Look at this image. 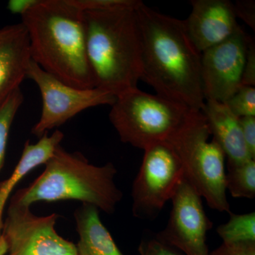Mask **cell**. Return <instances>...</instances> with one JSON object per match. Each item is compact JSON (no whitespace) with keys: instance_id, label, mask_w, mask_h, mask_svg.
Returning <instances> with one entry per match:
<instances>
[{"instance_id":"6da1fadb","label":"cell","mask_w":255,"mask_h":255,"mask_svg":"<svg viewBox=\"0 0 255 255\" xmlns=\"http://www.w3.org/2000/svg\"><path fill=\"white\" fill-rule=\"evenodd\" d=\"M135 11L141 44L140 80L157 95L202 111L201 53L189 38L184 20L161 14L141 1Z\"/></svg>"},{"instance_id":"7a4b0ae2","label":"cell","mask_w":255,"mask_h":255,"mask_svg":"<svg viewBox=\"0 0 255 255\" xmlns=\"http://www.w3.org/2000/svg\"><path fill=\"white\" fill-rule=\"evenodd\" d=\"M32 60L70 86L95 87L87 58L83 12L73 0H38L21 16Z\"/></svg>"},{"instance_id":"3957f363","label":"cell","mask_w":255,"mask_h":255,"mask_svg":"<svg viewBox=\"0 0 255 255\" xmlns=\"http://www.w3.org/2000/svg\"><path fill=\"white\" fill-rule=\"evenodd\" d=\"M137 4L83 12L87 58L95 87L117 96L136 88L142 76Z\"/></svg>"},{"instance_id":"277c9868","label":"cell","mask_w":255,"mask_h":255,"mask_svg":"<svg viewBox=\"0 0 255 255\" xmlns=\"http://www.w3.org/2000/svg\"><path fill=\"white\" fill-rule=\"evenodd\" d=\"M117 174L112 162L95 165L81 152H68L59 145L41 175L16 191L10 203L31 207L40 201L77 200L112 214L123 198L114 182Z\"/></svg>"},{"instance_id":"5b68a950","label":"cell","mask_w":255,"mask_h":255,"mask_svg":"<svg viewBox=\"0 0 255 255\" xmlns=\"http://www.w3.org/2000/svg\"><path fill=\"white\" fill-rule=\"evenodd\" d=\"M201 111L191 110L167 141L180 160L184 177L211 209L230 214L226 194V155L212 138Z\"/></svg>"},{"instance_id":"8992f818","label":"cell","mask_w":255,"mask_h":255,"mask_svg":"<svg viewBox=\"0 0 255 255\" xmlns=\"http://www.w3.org/2000/svg\"><path fill=\"white\" fill-rule=\"evenodd\" d=\"M111 107L110 122L121 140L143 150L167 140L191 111L174 101L150 95L137 87L117 96Z\"/></svg>"},{"instance_id":"52a82bcc","label":"cell","mask_w":255,"mask_h":255,"mask_svg":"<svg viewBox=\"0 0 255 255\" xmlns=\"http://www.w3.org/2000/svg\"><path fill=\"white\" fill-rule=\"evenodd\" d=\"M184 178V171L173 147L167 140L144 150L143 158L132 187L134 217L153 221L172 200Z\"/></svg>"},{"instance_id":"ba28073f","label":"cell","mask_w":255,"mask_h":255,"mask_svg":"<svg viewBox=\"0 0 255 255\" xmlns=\"http://www.w3.org/2000/svg\"><path fill=\"white\" fill-rule=\"evenodd\" d=\"M28 78L35 82L41 96V117L31 130L32 134L39 138L87 109L112 106L116 101L115 96L97 87L70 86L44 71L33 60L28 68Z\"/></svg>"},{"instance_id":"9c48e42d","label":"cell","mask_w":255,"mask_h":255,"mask_svg":"<svg viewBox=\"0 0 255 255\" xmlns=\"http://www.w3.org/2000/svg\"><path fill=\"white\" fill-rule=\"evenodd\" d=\"M58 217L36 216L30 207L10 203L1 233L8 255H78L76 245L56 232Z\"/></svg>"},{"instance_id":"30bf717a","label":"cell","mask_w":255,"mask_h":255,"mask_svg":"<svg viewBox=\"0 0 255 255\" xmlns=\"http://www.w3.org/2000/svg\"><path fill=\"white\" fill-rule=\"evenodd\" d=\"M167 226L157 239L185 255H210L206 239L213 226L201 197L183 178L172 199Z\"/></svg>"},{"instance_id":"8fae6325","label":"cell","mask_w":255,"mask_h":255,"mask_svg":"<svg viewBox=\"0 0 255 255\" xmlns=\"http://www.w3.org/2000/svg\"><path fill=\"white\" fill-rule=\"evenodd\" d=\"M249 35L241 27L226 41L201 53L205 101L225 103L242 86Z\"/></svg>"},{"instance_id":"7c38bea8","label":"cell","mask_w":255,"mask_h":255,"mask_svg":"<svg viewBox=\"0 0 255 255\" xmlns=\"http://www.w3.org/2000/svg\"><path fill=\"white\" fill-rule=\"evenodd\" d=\"M191 14L184 20L193 45L200 53L226 41L241 27L233 3L228 0H191Z\"/></svg>"},{"instance_id":"4fadbf2b","label":"cell","mask_w":255,"mask_h":255,"mask_svg":"<svg viewBox=\"0 0 255 255\" xmlns=\"http://www.w3.org/2000/svg\"><path fill=\"white\" fill-rule=\"evenodd\" d=\"M31 60L29 40L22 23L0 28V105L28 78Z\"/></svg>"},{"instance_id":"5bb4252c","label":"cell","mask_w":255,"mask_h":255,"mask_svg":"<svg viewBox=\"0 0 255 255\" xmlns=\"http://www.w3.org/2000/svg\"><path fill=\"white\" fill-rule=\"evenodd\" d=\"M205 116L213 138L222 148L228 162L241 163L252 158L243 139L240 118L222 102L205 101Z\"/></svg>"},{"instance_id":"9a60e30c","label":"cell","mask_w":255,"mask_h":255,"mask_svg":"<svg viewBox=\"0 0 255 255\" xmlns=\"http://www.w3.org/2000/svg\"><path fill=\"white\" fill-rule=\"evenodd\" d=\"M63 138V132L55 130L52 135L45 133L36 143L32 144L28 140L25 142L22 154L12 173L8 179L0 183V239L4 223V209L15 187L33 169L46 163Z\"/></svg>"},{"instance_id":"2e32d148","label":"cell","mask_w":255,"mask_h":255,"mask_svg":"<svg viewBox=\"0 0 255 255\" xmlns=\"http://www.w3.org/2000/svg\"><path fill=\"white\" fill-rule=\"evenodd\" d=\"M99 211L87 204H82L75 210L78 255H124L101 221Z\"/></svg>"},{"instance_id":"e0dca14e","label":"cell","mask_w":255,"mask_h":255,"mask_svg":"<svg viewBox=\"0 0 255 255\" xmlns=\"http://www.w3.org/2000/svg\"><path fill=\"white\" fill-rule=\"evenodd\" d=\"M226 189L233 198L253 199L255 197V159L241 163L228 162Z\"/></svg>"},{"instance_id":"ac0fdd59","label":"cell","mask_w":255,"mask_h":255,"mask_svg":"<svg viewBox=\"0 0 255 255\" xmlns=\"http://www.w3.org/2000/svg\"><path fill=\"white\" fill-rule=\"evenodd\" d=\"M216 232L223 240V243L255 242V213H230L228 222L220 225L216 228Z\"/></svg>"},{"instance_id":"d6986e66","label":"cell","mask_w":255,"mask_h":255,"mask_svg":"<svg viewBox=\"0 0 255 255\" xmlns=\"http://www.w3.org/2000/svg\"><path fill=\"white\" fill-rule=\"evenodd\" d=\"M24 97L18 88L0 105V171L4 164L10 129Z\"/></svg>"},{"instance_id":"ffe728a7","label":"cell","mask_w":255,"mask_h":255,"mask_svg":"<svg viewBox=\"0 0 255 255\" xmlns=\"http://www.w3.org/2000/svg\"><path fill=\"white\" fill-rule=\"evenodd\" d=\"M224 104L238 118L255 117V87L242 85Z\"/></svg>"},{"instance_id":"44dd1931","label":"cell","mask_w":255,"mask_h":255,"mask_svg":"<svg viewBox=\"0 0 255 255\" xmlns=\"http://www.w3.org/2000/svg\"><path fill=\"white\" fill-rule=\"evenodd\" d=\"M74 4L82 11L107 10L133 6L139 0H73Z\"/></svg>"},{"instance_id":"7402d4cb","label":"cell","mask_w":255,"mask_h":255,"mask_svg":"<svg viewBox=\"0 0 255 255\" xmlns=\"http://www.w3.org/2000/svg\"><path fill=\"white\" fill-rule=\"evenodd\" d=\"M210 255H255V242L223 243Z\"/></svg>"},{"instance_id":"603a6c76","label":"cell","mask_w":255,"mask_h":255,"mask_svg":"<svg viewBox=\"0 0 255 255\" xmlns=\"http://www.w3.org/2000/svg\"><path fill=\"white\" fill-rule=\"evenodd\" d=\"M242 85L255 86V38L251 36L248 37Z\"/></svg>"},{"instance_id":"cb8c5ba5","label":"cell","mask_w":255,"mask_h":255,"mask_svg":"<svg viewBox=\"0 0 255 255\" xmlns=\"http://www.w3.org/2000/svg\"><path fill=\"white\" fill-rule=\"evenodd\" d=\"M140 255H181L174 248L158 239L142 241L138 248Z\"/></svg>"},{"instance_id":"d4e9b609","label":"cell","mask_w":255,"mask_h":255,"mask_svg":"<svg viewBox=\"0 0 255 255\" xmlns=\"http://www.w3.org/2000/svg\"><path fill=\"white\" fill-rule=\"evenodd\" d=\"M245 143L252 158L255 159V117L240 118Z\"/></svg>"},{"instance_id":"484cf974","label":"cell","mask_w":255,"mask_h":255,"mask_svg":"<svg viewBox=\"0 0 255 255\" xmlns=\"http://www.w3.org/2000/svg\"><path fill=\"white\" fill-rule=\"evenodd\" d=\"M233 5L237 18H241L255 31V1L253 0H240Z\"/></svg>"},{"instance_id":"4316f807","label":"cell","mask_w":255,"mask_h":255,"mask_svg":"<svg viewBox=\"0 0 255 255\" xmlns=\"http://www.w3.org/2000/svg\"><path fill=\"white\" fill-rule=\"evenodd\" d=\"M38 0H9L7 3V9L13 14L21 15L31 9Z\"/></svg>"},{"instance_id":"83f0119b","label":"cell","mask_w":255,"mask_h":255,"mask_svg":"<svg viewBox=\"0 0 255 255\" xmlns=\"http://www.w3.org/2000/svg\"><path fill=\"white\" fill-rule=\"evenodd\" d=\"M7 246L2 237L0 239V255H6L7 253Z\"/></svg>"}]
</instances>
